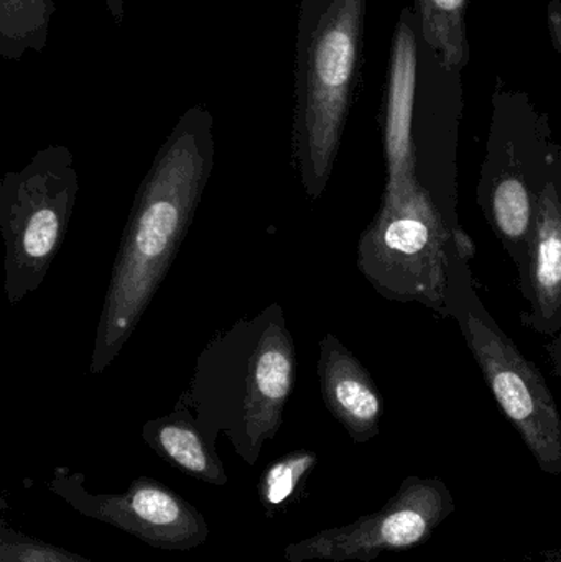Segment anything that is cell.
Returning a JSON list of instances; mask_svg holds the SVG:
<instances>
[{
    "label": "cell",
    "instance_id": "cell-6",
    "mask_svg": "<svg viewBox=\"0 0 561 562\" xmlns=\"http://www.w3.org/2000/svg\"><path fill=\"white\" fill-rule=\"evenodd\" d=\"M464 337L504 416L542 472L561 474V415L542 373L481 310L464 307Z\"/></svg>",
    "mask_w": 561,
    "mask_h": 562
},
{
    "label": "cell",
    "instance_id": "cell-11",
    "mask_svg": "<svg viewBox=\"0 0 561 562\" xmlns=\"http://www.w3.org/2000/svg\"><path fill=\"white\" fill-rule=\"evenodd\" d=\"M527 281L532 290L534 321L547 326L561 310V196L552 180L537 194Z\"/></svg>",
    "mask_w": 561,
    "mask_h": 562
},
{
    "label": "cell",
    "instance_id": "cell-10",
    "mask_svg": "<svg viewBox=\"0 0 561 562\" xmlns=\"http://www.w3.org/2000/svg\"><path fill=\"white\" fill-rule=\"evenodd\" d=\"M319 385L326 408L358 445L379 435L382 396L372 376L338 337L326 334L319 342Z\"/></svg>",
    "mask_w": 561,
    "mask_h": 562
},
{
    "label": "cell",
    "instance_id": "cell-2",
    "mask_svg": "<svg viewBox=\"0 0 561 562\" xmlns=\"http://www.w3.org/2000/svg\"><path fill=\"white\" fill-rule=\"evenodd\" d=\"M293 383L295 344L282 307L272 304L207 344L178 406L191 413L211 445L224 435L254 465L282 426Z\"/></svg>",
    "mask_w": 561,
    "mask_h": 562
},
{
    "label": "cell",
    "instance_id": "cell-3",
    "mask_svg": "<svg viewBox=\"0 0 561 562\" xmlns=\"http://www.w3.org/2000/svg\"><path fill=\"white\" fill-rule=\"evenodd\" d=\"M366 0H305L300 12L293 160L312 200L332 178L355 88Z\"/></svg>",
    "mask_w": 561,
    "mask_h": 562
},
{
    "label": "cell",
    "instance_id": "cell-5",
    "mask_svg": "<svg viewBox=\"0 0 561 562\" xmlns=\"http://www.w3.org/2000/svg\"><path fill=\"white\" fill-rule=\"evenodd\" d=\"M78 190V173L65 147L46 148L3 178L0 226L10 303H19L42 283L65 239Z\"/></svg>",
    "mask_w": 561,
    "mask_h": 562
},
{
    "label": "cell",
    "instance_id": "cell-13",
    "mask_svg": "<svg viewBox=\"0 0 561 562\" xmlns=\"http://www.w3.org/2000/svg\"><path fill=\"white\" fill-rule=\"evenodd\" d=\"M487 211L494 231L519 266L524 281H527L530 244L536 229L537 198L526 178L514 170L500 175L487 194Z\"/></svg>",
    "mask_w": 561,
    "mask_h": 562
},
{
    "label": "cell",
    "instance_id": "cell-14",
    "mask_svg": "<svg viewBox=\"0 0 561 562\" xmlns=\"http://www.w3.org/2000/svg\"><path fill=\"white\" fill-rule=\"evenodd\" d=\"M471 0H415L420 38L447 71L470 65L467 13Z\"/></svg>",
    "mask_w": 561,
    "mask_h": 562
},
{
    "label": "cell",
    "instance_id": "cell-16",
    "mask_svg": "<svg viewBox=\"0 0 561 562\" xmlns=\"http://www.w3.org/2000/svg\"><path fill=\"white\" fill-rule=\"evenodd\" d=\"M316 462L318 458L310 451H295L273 462L260 477V502L277 507L289 501Z\"/></svg>",
    "mask_w": 561,
    "mask_h": 562
},
{
    "label": "cell",
    "instance_id": "cell-17",
    "mask_svg": "<svg viewBox=\"0 0 561 562\" xmlns=\"http://www.w3.org/2000/svg\"><path fill=\"white\" fill-rule=\"evenodd\" d=\"M0 562H98L46 543L0 520Z\"/></svg>",
    "mask_w": 561,
    "mask_h": 562
},
{
    "label": "cell",
    "instance_id": "cell-7",
    "mask_svg": "<svg viewBox=\"0 0 561 562\" xmlns=\"http://www.w3.org/2000/svg\"><path fill=\"white\" fill-rule=\"evenodd\" d=\"M453 512L455 498L444 481L411 475L381 510L290 543L283 558L287 562H372L385 551L427 543Z\"/></svg>",
    "mask_w": 561,
    "mask_h": 562
},
{
    "label": "cell",
    "instance_id": "cell-18",
    "mask_svg": "<svg viewBox=\"0 0 561 562\" xmlns=\"http://www.w3.org/2000/svg\"><path fill=\"white\" fill-rule=\"evenodd\" d=\"M547 29L557 53L561 56V0H550L547 5Z\"/></svg>",
    "mask_w": 561,
    "mask_h": 562
},
{
    "label": "cell",
    "instance_id": "cell-4",
    "mask_svg": "<svg viewBox=\"0 0 561 562\" xmlns=\"http://www.w3.org/2000/svg\"><path fill=\"white\" fill-rule=\"evenodd\" d=\"M450 231L430 193L415 184L384 196L359 240L358 269L389 300L424 304L447 314Z\"/></svg>",
    "mask_w": 561,
    "mask_h": 562
},
{
    "label": "cell",
    "instance_id": "cell-9",
    "mask_svg": "<svg viewBox=\"0 0 561 562\" xmlns=\"http://www.w3.org/2000/svg\"><path fill=\"white\" fill-rule=\"evenodd\" d=\"M417 15L402 10L392 36L389 58L388 92H385V160L388 187L385 196H397L420 183L415 157L414 112L418 81Z\"/></svg>",
    "mask_w": 561,
    "mask_h": 562
},
{
    "label": "cell",
    "instance_id": "cell-19",
    "mask_svg": "<svg viewBox=\"0 0 561 562\" xmlns=\"http://www.w3.org/2000/svg\"><path fill=\"white\" fill-rule=\"evenodd\" d=\"M451 237H453L455 254H457L458 259L463 263L470 262L476 254L473 239L461 227L453 229Z\"/></svg>",
    "mask_w": 561,
    "mask_h": 562
},
{
    "label": "cell",
    "instance_id": "cell-20",
    "mask_svg": "<svg viewBox=\"0 0 561 562\" xmlns=\"http://www.w3.org/2000/svg\"><path fill=\"white\" fill-rule=\"evenodd\" d=\"M108 2L109 10H111L112 15L115 16L117 22L122 20V10H124V0H105Z\"/></svg>",
    "mask_w": 561,
    "mask_h": 562
},
{
    "label": "cell",
    "instance_id": "cell-12",
    "mask_svg": "<svg viewBox=\"0 0 561 562\" xmlns=\"http://www.w3.org/2000/svg\"><path fill=\"white\" fill-rule=\"evenodd\" d=\"M142 438L148 448L178 471L204 484L223 487L229 482L223 461L183 406L170 415L147 422Z\"/></svg>",
    "mask_w": 561,
    "mask_h": 562
},
{
    "label": "cell",
    "instance_id": "cell-1",
    "mask_svg": "<svg viewBox=\"0 0 561 562\" xmlns=\"http://www.w3.org/2000/svg\"><path fill=\"white\" fill-rule=\"evenodd\" d=\"M213 157V119L204 109H191L135 198L99 319L92 373L111 366L167 276L210 181Z\"/></svg>",
    "mask_w": 561,
    "mask_h": 562
},
{
    "label": "cell",
    "instance_id": "cell-15",
    "mask_svg": "<svg viewBox=\"0 0 561 562\" xmlns=\"http://www.w3.org/2000/svg\"><path fill=\"white\" fill-rule=\"evenodd\" d=\"M53 13V0H0L2 58L19 59L29 49L42 52Z\"/></svg>",
    "mask_w": 561,
    "mask_h": 562
},
{
    "label": "cell",
    "instance_id": "cell-8",
    "mask_svg": "<svg viewBox=\"0 0 561 562\" xmlns=\"http://www.w3.org/2000/svg\"><path fill=\"white\" fill-rule=\"evenodd\" d=\"M48 487L76 514L125 531L157 550L191 551L210 538L204 515L155 479H135L122 494H94L86 487L85 474L56 468Z\"/></svg>",
    "mask_w": 561,
    "mask_h": 562
}]
</instances>
